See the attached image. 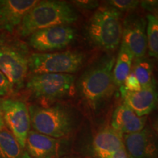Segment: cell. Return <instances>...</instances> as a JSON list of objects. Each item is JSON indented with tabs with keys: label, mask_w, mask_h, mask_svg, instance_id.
<instances>
[{
	"label": "cell",
	"mask_w": 158,
	"mask_h": 158,
	"mask_svg": "<svg viewBox=\"0 0 158 158\" xmlns=\"http://www.w3.org/2000/svg\"><path fill=\"white\" fill-rule=\"evenodd\" d=\"M78 19L77 11L66 2L39 1L23 18L18 27V33L21 37H29L43 29L55 26H69L77 21Z\"/></svg>",
	"instance_id": "cell-1"
},
{
	"label": "cell",
	"mask_w": 158,
	"mask_h": 158,
	"mask_svg": "<svg viewBox=\"0 0 158 158\" xmlns=\"http://www.w3.org/2000/svg\"><path fill=\"white\" fill-rule=\"evenodd\" d=\"M114 56H105L87 69L78 82L79 93L91 108L95 110L114 93Z\"/></svg>",
	"instance_id": "cell-2"
},
{
	"label": "cell",
	"mask_w": 158,
	"mask_h": 158,
	"mask_svg": "<svg viewBox=\"0 0 158 158\" xmlns=\"http://www.w3.org/2000/svg\"><path fill=\"white\" fill-rule=\"evenodd\" d=\"M88 34L96 46L107 51H114L122 41L121 13L111 7L98 8L89 23Z\"/></svg>",
	"instance_id": "cell-3"
},
{
	"label": "cell",
	"mask_w": 158,
	"mask_h": 158,
	"mask_svg": "<svg viewBox=\"0 0 158 158\" xmlns=\"http://www.w3.org/2000/svg\"><path fill=\"white\" fill-rule=\"evenodd\" d=\"M31 125L35 131L54 138L68 135L73 126L71 114L59 106L43 107L31 106L29 108Z\"/></svg>",
	"instance_id": "cell-4"
},
{
	"label": "cell",
	"mask_w": 158,
	"mask_h": 158,
	"mask_svg": "<svg viewBox=\"0 0 158 158\" xmlns=\"http://www.w3.org/2000/svg\"><path fill=\"white\" fill-rule=\"evenodd\" d=\"M29 56L19 41L0 38V70L13 89L22 87L29 70Z\"/></svg>",
	"instance_id": "cell-5"
},
{
	"label": "cell",
	"mask_w": 158,
	"mask_h": 158,
	"mask_svg": "<svg viewBox=\"0 0 158 158\" xmlns=\"http://www.w3.org/2000/svg\"><path fill=\"white\" fill-rule=\"evenodd\" d=\"M84 59L78 51L34 53L29 56V70L33 74H70L81 68Z\"/></svg>",
	"instance_id": "cell-6"
},
{
	"label": "cell",
	"mask_w": 158,
	"mask_h": 158,
	"mask_svg": "<svg viewBox=\"0 0 158 158\" xmlns=\"http://www.w3.org/2000/svg\"><path fill=\"white\" fill-rule=\"evenodd\" d=\"M75 87V77L71 74H33L27 88L35 98L54 100L68 96Z\"/></svg>",
	"instance_id": "cell-7"
},
{
	"label": "cell",
	"mask_w": 158,
	"mask_h": 158,
	"mask_svg": "<svg viewBox=\"0 0 158 158\" xmlns=\"http://www.w3.org/2000/svg\"><path fill=\"white\" fill-rule=\"evenodd\" d=\"M76 37V30L68 25L40 29L29 36L28 43L39 53H50L68 46Z\"/></svg>",
	"instance_id": "cell-8"
},
{
	"label": "cell",
	"mask_w": 158,
	"mask_h": 158,
	"mask_svg": "<svg viewBox=\"0 0 158 158\" xmlns=\"http://www.w3.org/2000/svg\"><path fill=\"white\" fill-rule=\"evenodd\" d=\"M2 109L5 124L20 145L25 149L31 127L30 115L27 104L20 100L6 99L2 100Z\"/></svg>",
	"instance_id": "cell-9"
},
{
	"label": "cell",
	"mask_w": 158,
	"mask_h": 158,
	"mask_svg": "<svg viewBox=\"0 0 158 158\" xmlns=\"http://www.w3.org/2000/svg\"><path fill=\"white\" fill-rule=\"evenodd\" d=\"M147 24L138 16H130L122 24V41L133 54L134 59L144 58L147 51Z\"/></svg>",
	"instance_id": "cell-10"
},
{
	"label": "cell",
	"mask_w": 158,
	"mask_h": 158,
	"mask_svg": "<svg viewBox=\"0 0 158 158\" xmlns=\"http://www.w3.org/2000/svg\"><path fill=\"white\" fill-rule=\"evenodd\" d=\"M124 146L131 158H157L158 146L149 128L145 127L141 131L123 135Z\"/></svg>",
	"instance_id": "cell-11"
},
{
	"label": "cell",
	"mask_w": 158,
	"mask_h": 158,
	"mask_svg": "<svg viewBox=\"0 0 158 158\" xmlns=\"http://www.w3.org/2000/svg\"><path fill=\"white\" fill-rule=\"evenodd\" d=\"M39 1L0 0V30L12 32Z\"/></svg>",
	"instance_id": "cell-12"
},
{
	"label": "cell",
	"mask_w": 158,
	"mask_h": 158,
	"mask_svg": "<svg viewBox=\"0 0 158 158\" xmlns=\"http://www.w3.org/2000/svg\"><path fill=\"white\" fill-rule=\"evenodd\" d=\"M122 94L125 103L138 116H146L149 114L158 104V92L155 86L142 88L134 92H127L121 87Z\"/></svg>",
	"instance_id": "cell-13"
},
{
	"label": "cell",
	"mask_w": 158,
	"mask_h": 158,
	"mask_svg": "<svg viewBox=\"0 0 158 158\" xmlns=\"http://www.w3.org/2000/svg\"><path fill=\"white\" fill-rule=\"evenodd\" d=\"M147 116H138L125 103L114 110L111 117V127L127 135L141 131L145 128Z\"/></svg>",
	"instance_id": "cell-14"
},
{
	"label": "cell",
	"mask_w": 158,
	"mask_h": 158,
	"mask_svg": "<svg viewBox=\"0 0 158 158\" xmlns=\"http://www.w3.org/2000/svg\"><path fill=\"white\" fill-rule=\"evenodd\" d=\"M59 141L56 138L30 130L27 135V152L31 158H55L57 156Z\"/></svg>",
	"instance_id": "cell-15"
},
{
	"label": "cell",
	"mask_w": 158,
	"mask_h": 158,
	"mask_svg": "<svg viewBox=\"0 0 158 158\" xmlns=\"http://www.w3.org/2000/svg\"><path fill=\"white\" fill-rule=\"evenodd\" d=\"M123 147V135L111 127L101 130L94 138V151L98 158H110Z\"/></svg>",
	"instance_id": "cell-16"
},
{
	"label": "cell",
	"mask_w": 158,
	"mask_h": 158,
	"mask_svg": "<svg viewBox=\"0 0 158 158\" xmlns=\"http://www.w3.org/2000/svg\"><path fill=\"white\" fill-rule=\"evenodd\" d=\"M133 60L132 53L125 44L121 42L113 70L114 82L116 87H122L123 86L126 78L131 72Z\"/></svg>",
	"instance_id": "cell-17"
},
{
	"label": "cell",
	"mask_w": 158,
	"mask_h": 158,
	"mask_svg": "<svg viewBox=\"0 0 158 158\" xmlns=\"http://www.w3.org/2000/svg\"><path fill=\"white\" fill-rule=\"evenodd\" d=\"M0 158H31L9 130H0Z\"/></svg>",
	"instance_id": "cell-18"
},
{
	"label": "cell",
	"mask_w": 158,
	"mask_h": 158,
	"mask_svg": "<svg viewBox=\"0 0 158 158\" xmlns=\"http://www.w3.org/2000/svg\"><path fill=\"white\" fill-rule=\"evenodd\" d=\"M131 72L141 85V88H147L155 86L153 76L152 67L145 58L134 59Z\"/></svg>",
	"instance_id": "cell-19"
},
{
	"label": "cell",
	"mask_w": 158,
	"mask_h": 158,
	"mask_svg": "<svg viewBox=\"0 0 158 158\" xmlns=\"http://www.w3.org/2000/svg\"><path fill=\"white\" fill-rule=\"evenodd\" d=\"M147 37L148 53L158 62V15H147Z\"/></svg>",
	"instance_id": "cell-20"
},
{
	"label": "cell",
	"mask_w": 158,
	"mask_h": 158,
	"mask_svg": "<svg viewBox=\"0 0 158 158\" xmlns=\"http://www.w3.org/2000/svg\"><path fill=\"white\" fill-rule=\"evenodd\" d=\"M107 2L110 7H113L121 13V12L130 11L136 9L140 2L135 0H110Z\"/></svg>",
	"instance_id": "cell-21"
},
{
	"label": "cell",
	"mask_w": 158,
	"mask_h": 158,
	"mask_svg": "<svg viewBox=\"0 0 158 158\" xmlns=\"http://www.w3.org/2000/svg\"><path fill=\"white\" fill-rule=\"evenodd\" d=\"M122 87H124L126 91L130 92H138V91H140L142 89L137 78H135V76L133 73V72H130V75L126 78Z\"/></svg>",
	"instance_id": "cell-22"
},
{
	"label": "cell",
	"mask_w": 158,
	"mask_h": 158,
	"mask_svg": "<svg viewBox=\"0 0 158 158\" xmlns=\"http://www.w3.org/2000/svg\"><path fill=\"white\" fill-rule=\"evenodd\" d=\"M13 90V86L2 72L0 70V96H5Z\"/></svg>",
	"instance_id": "cell-23"
},
{
	"label": "cell",
	"mask_w": 158,
	"mask_h": 158,
	"mask_svg": "<svg viewBox=\"0 0 158 158\" xmlns=\"http://www.w3.org/2000/svg\"><path fill=\"white\" fill-rule=\"evenodd\" d=\"M78 6L83 9L95 8L98 6V2L95 1H76L74 2Z\"/></svg>",
	"instance_id": "cell-24"
},
{
	"label": "cell",
	"mask_w": 158,
	"mask_h": 158,
	"mask_svg": "<svg viewBox=\"0 0 158 158\" xmlns=\"http://www.w3.org/2000/svg\"><path fill=\"white\" fill-rule=\"evenodd\" d=\"M110 158H131L130 157V155H128V153L126 151L125 148L123 147L121 149L118 150V152L114 154Z\"/></svg>",
	"instance_id": "cell-25"
},
{
	"label": "cell",
	"mask_w": 158,
	"mask_h": 158,
	"mask_svg": "<svg viewBox=\"0 0 158 158\" xmlns=\"http://www.w3.org/2000/svg\"><path fill=\"white\" fill-rule=\"evenodd\" d=\"M2 100L3 99L0 98V130H2L5 127V120H4L3 109H2Z\"/></svg>",
	"instance_id": "cell-26"
},
{
	"label": "cell",
	"mask_w": 158,
	"mask_h": 158,
	"mask_svg": "<svg viewBox=\"0 0 158 158\" xmlns=\"http://www.w3.org/2000/svg\"><path fill=\"white\" fill-rule=\"evenodd\" d=\"M153 127H154V129H155V130L156 133H157L158 135V116L155 118V121H154Z\"/></svg>",
	"instance_id": "cell-27"
}]
</instances>
